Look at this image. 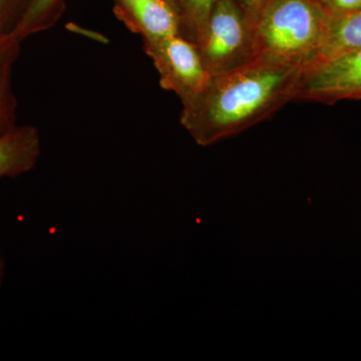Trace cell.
<instances>
[{
  "instance_id": "obj_4",
  "label": "cell",
  "mask_w": 361,
  "mask_h": 361,
  "mask_svg": "<svg viewBox=\"0 0 361 361\" xmlns=\"http://www.w3.org/2000/svg\"><path fill=\"white\" fill-rule=\"evenodd\" d=\"M142 42L158 71L161 87L175 92L180 102L196 96L210 80L198 47L184 35Z\"/></svg>"
},
{
  "instance_id": "obj_16",
  "label": "cell",
  "mask_w": 361,
  "mask_h": 361,
  "mask_svg": "<svg viewBox=\"0 0 361 361\" xmlns=\"http://www.w3.org/2000/svg\"><path fill=\"white\" fill-rule=\"evenodd\" d=\"M170 1H172V2H173V4H176V6H178V1H177V0H170ZM178 7H179V6H178Z\"/></svg>"
},
{
  "instance_id": "obj_3",
  "label": "cell",
  "mask_w": 361,
  "mask_h": 361,
  "mask_svg": "<svg viewBox=\"0 0 361 361\" xmlns=\"http://www.w3.org/2000/svg\"><path fill=\"white\" fill-rule=\"evenodd\" d=\"M211 77L255 59L252 28L234 0H217L198 44Z\"/></svg>"
},
{
  "instance_id": "obj_13",
  "label": "cell",
  "mask_w": 361,
  "mask_h": 361,
  "mask_svg": "<svg viewBox=\"0 0 361 361\" xmlns=\"http://www.w3.org/2000/svg\"><path fill=\"white\" fill-rule=\"evenodd\" d=\"M319 2L329 18L361 11V0H319Z\"/></svg>"
},
{
  "instance_id": "obj_15",
  "label": "cell",
  "mask_w": 361,
  "mask_h": 361,
  "mask_svg": "<svg viewBox=\"0 0 361 361\" xmlns=\"http://www.w3.org/2000/svg\"><path fill=\"white\" fill-rule=\"evenodd\" d=\"M4 273H6V262H4V259L0 254V286L4 282Z\"/></svg>"
},
{
  "instance_id": "obj_9",
  "label": "cell",
  "mask_w": 361,
  "mask_h": 361,
  "mask_svg": "<svg viewBox=\"0 0 361 361\" xmlns=\"http://www.w3.org/2000/svg\"><path fill=\"white\" fill-rule=\"evenodd\" d=\"M20 44L13 35H0V135L16 126L18 103L13 89V71Z\"/></svg>"
},
{
  "instance_id": "obj_8",
  "label": "cell",
  "mask_w": 361,
  "mask_h": 361,
  "mask_svg": "<svg viewBox=\"0 0 361 361\" xmlns=\"http://www.w3.org/2000/svg\"><path fill=\"white\" fill-rule=\"evenodd\" d=\"M360 47L361 11L329 18L319 49L312 61L306 66L326 63Z\"/></svg>"
},
{
  "instance_id": "obj_11",
  "label": "cell",
  "mask_w": 361,
  "mask_h": 361,
  "mask_svg": "<svg viewBox=\"0 0 361 361\" xmlns=\"http://www.w3.org/2000/svg\"><path fill=\"white\" fill-rule=\"evenodd\" d=\"M182 20V35L198 44L209 14L217 0H177Z\"/></svg>"
},
{
  "instance_id": "obj_7",
  "label": "cell",
  "mask_w": 361,
  "mask_h": 361,
  "mask_svg": "<svg viewBox=\"0 0 361 361\" xmlns=\"http://www.w3.org/2000/svg\"><path fill=\"white\" fill-rule=\"evenodd\" d=\"M42 153L39 130L33 126H18L0 135V179L30 172Z\"/></svg>"
},
{
  "instance_id": "obj_12",
  "label": "cell",
  "mask_w": 361,
  "mask_h": 361,
  "mask_svg": "<svg viewBox=\"0 0 361 361\" xmlns=\"http://www.w3.org/2000/svg\"><path fill=\"white\" fill-rule=\"evenodd\" d=\"M30 0H0V35H13Z\"/></svg>"
},
{
  "instance_id": "obj_5",
  "label": "cell",
  "mask_w": 361,
  "mask_h": 361,
  "mask_svg": "<svg viewBox=\"0 0 361 361\" xmlns=\"http://www.w3.org/2000/svg\"><path fill=\"white\" fill-rule=\"evenodd\" d=\"M361 99V47L326 63L302 68L294 101L327 104Z\"/></svg>"
},
{
  "instance_id": "obj_6",
  "label": "cell",
  "mask_w": 361,
  "mask_h": 361,
  "mask_svg": "<svg viewBox=\"0 0 361 361\" xmlns=\"http://www.w3.org/2000/svg\"><path fill=\"white\" fill-rule=\"evenodd\" d=\"M114 13L130 32L149 42L182 35L179 7L170 0H113Z\"/></svg>"
},
{
  "instance_id": "obj_1",
  "label": "cell",
  "mask_w": 361,
  "mask_h": 361,
  "mask_svg": "<svg viewBox=\"0 0 361 361\" xmlns=\"http://www.w3.org/2000/svg\"><path fill=\"white\" fill-rule=\"evenodd\" d=\"M302 68L256 58L212 75L200 92L182 102L180 125L203 147L239 134L294 101Z\"/></svg>"
},
{
  "instance_id": "obj_2",
  "label": "cell",
  "mask_w": 361,
  "mask_h": 361,
  "mask_svg": "<svg viewBox=\"0 0 361 361\" xmlns=\"http://www.w3.org/2000/svg\"><path fill=\"white\" fill-rule=\"evenodd\" d=\"M329 18L319 0H269L252 26L255 58L310 65Z\"/></svg>"
},
{
  "instance_id": "obj_14",
  "label": "cell",
  "mask_w": 361,
  "mask_h": 361,
  "mask_svg": "<svg viewBox=\"0 0 361 361\" xmlns=\"http://www.w3.org/2000/svg\"><path fill=\"white\" fill-rule=\"evenodd\" d=\"M234 1L245 16L246 20L252 28L254 23L257 20L259 13L269 0H234Z\"/></svg>"
},
{
  "instance_id": "obj_10",
  "label": "cell",
  "mask_w": 361,
  "mask_h": 361,
  "mask_svg": "<svg viewBox=\"0 0 361 361\" xmlns=\"http://www.w3.org/2000/svg\"><path fill=\"white\" fill-rule=\"evenodd\" d=\"M65 11V0H30L23 18L13 32L21 42L58 23Z\"/></svg>"
}]
</instances>
